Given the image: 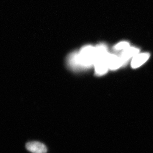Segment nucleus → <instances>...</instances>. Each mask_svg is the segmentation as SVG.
<instances>
[{
  "instance_id": "f257e3e1",
  "label": "nucleus",
  "mask_w": 153,
  "mask_h": 153,
  "mask_svg": "<svg viewBox=\"0 0 153 153\" xmlns=\"http://www.w3.org/2000/svg\"><path fill=\"white\" fill-rule=\"evenodd\" d=\"M95 57L94 65L95 74L97 75H103L108 71L107 56L108 52L107 47L104 44H100L95 47Z\"/></svg>"
},
{
  "instance_id": "f03ea898",
  "label": "nucleus",
  "mask_w": 153,
  "mask_h": 153,
  "mask_svg": "<svg viewBox=\"0 0 153 153\" xmlns=\"http://www.w3.org/2000/svg\"><path fill=\"white\" fill-rule=\"evenodd\" d=\"M78 60L80 67L89 68L94 65L95 57V47L88 45L82 47L78 53Z\"/></svg>"
},
{
  "instance_id": "7ed1b4c3",
  "label": "nucleus",
  "mask_w": 153,
  "mask_h": 153,
  "mask_svg": "<svg viewBox=\"0 0 153 153\" xmlns=\"http://www.w3.org/2000/svg\"><path fill=\"white\" fill-rule=\"evenodd\" d=\"M26 149L32 153H46L47 149L45 145L38 141H31L26 143Z\"/></svg>"
},
{
  "instance_id": "20e7f679",
  "label": "nucleus",
  "mask_w": 153,
  "mask_h": 153,
  "mask_svg": "<svg viewBox=\"0 0 153 153\" xmlns=\"http://www.w3.org/2000/svg\"><path fill=\"white\" fill-rule=\"evenodd\" d=\"M150 55L148 53H138L132 59L131 65L133 68H138L149 59Z\"/></svg>"
},
{
  "instance_id": "39448f33",
  "label": "nucleus",
  "mask_w": 153,
  "mask_h": 153,
  "mask_svg": "<svg viewBox=\"0 0 153 153\" xmlns=\"http://www.w3.org/2000/svg\"><path fill=\"white\" fill-rule=\"evenodd\" d=\"M139 52L140 50L138 48L133 47H129L123 50L119 56L122 62L123 65L127 64L131 58H133L135 55L139 53Z\"/></svg>"
},
{
  "instance_id": "423d86ee",
  "label": "nucleus",
  "mask_w": 153,
  "mask_h": 153,
  "mask_svg": "<svg viewBox=\"0 0 153 153\" xmlns=\"http://www.w3.org/2000/svg\"><path fill=\"white\" fill-rule=\"evenodd\" d=\"M107 62L108 68L111 70H116L123 65L120 56L109 53L107 55Z\"/></svg>"
},
{
  "instance_id": "0eeeda50",
  "label": "nucleus",
  "mask_w": 153,
  "mask_h": 153,
  "mask_svg": "<svg viewBox=\"0 0 153 153\" xmlns=\"http://www.w3.org/2000/svg\"><path fill=\"white\" fill-rule=\"evenodd\" d=\"M130 47V44L128 42H126V41H122V42H119L116 45L114 46L113 47L116 51H120V50H124Z\"/></svg>"
}]
</instances>
